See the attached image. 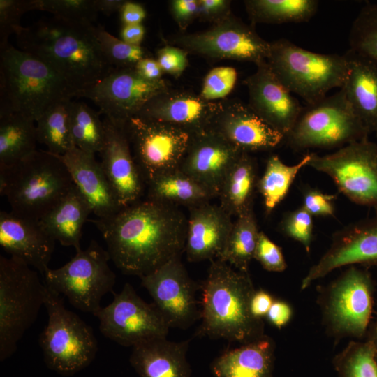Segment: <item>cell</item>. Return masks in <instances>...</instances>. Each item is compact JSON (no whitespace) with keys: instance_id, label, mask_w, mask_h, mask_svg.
<instances>
[{"instance_id":"obj_31","label":"cell","mask_w":377,"mask_h":377,"mask_svg":"<svg viewBox=\"0 0 377 377\" xmlns=\"http://www.w3.org/2000/svg\"><path fill=\"white\" fill-rule=\"evenodd\" d=\"M258 180L255 158L243 152L223 181L218 195L219 205L231 216L252 210Z\"/></svg>"},{"instance_id":"obj_55","label":"cell","mask_w":377,"mask_h":377,"mask_svg":"<svg viewBox=\"0 0 377 377\" xmlns=\"http://www.w3.org/2000/svg\"><path fill=\"white\" fill-rule=\"evenodd\" d=\"M145 34V27L142 24L123 25L120 31V39L135 46H140Z\"/></svg>"},{"instance_id":"obj_32","label":"cell","mask_w":377,"mask_h":377,"mask_svg":"<svg viewBox=\"0 0 377 377\" xmlns=\"http://www.w3.org/2000/svg\"><path fill=\"white\" fill-rule=\"evenodd\" d=\"M146 186L147 200L175 206L190 208L215 198L207 188L179 168L156 176Z\"/></svg>"},{"instance_id":"obj_56","label":"cell","mask_w":377,"mask_h":377,"mask_svg":"<svg viewBox=\"0 0 377 377\" xmlns=\"http://www.w3.org/2000/svg\"><path fill=\"white\" fill-rule=\"evenodd\" d=\"M96 11L106 15H110L119 11L124 1L123 0H94Z\"/></svg>"},{"instance_id":"obj_2","label":"cell","mask_w":377,"mask_h":377,"mask_svg":"<svg viewBox=\"0 0 377 377\" xmlns=\"http://www.w3.org/2000/svg\"><path fill=\"white\" fill-rule=\"evenodd\" d=\"M14 34L19 50L47 64L77 92V97L113 69L101 51L92 24L52 16L20 26Z\"/></svg>"},{"instance_id":"obj_24","label":"cell","mask_w":377,"mask_h":377,"mask_svg":"<svg viewBox=\"0 0 377 377\" xmlns=\"http://www.w3.org/2000/svg\"><path fill=\"white\" fill-rule=\"evenodd\" d=\"M55 242L39 221L11 211L0 212L1 246L10 256L22 260L43 275L50 268Z\"/></svg>"},{"instance_id":"obj_21","label":"cell","mask_w":377,"mask_h":377,"mask_svg":"<svg viewBox=\"0 0 377 377\" xmlns=\"http://www.w3.org/2000/svg\"><path fill=\"white\" fill-rule=\"evenodd\" d=\"M208 129L244 152L275 148L284 136L239 100L219 101Z\"/></svg>"},{"instance_id":"obj_36","label":"cell","mask_w":377,"mask_h":377,"mask_svg":"<svg viewBox=\"0 0 377 377\" xmlns=\"http://www.w3.org/2000/svg\"><path fill=\"white\" fill-rule=\"evenodd\" d=\"M309 160L310 154L294 165L284 163L277 155L268 158L264 173L257 183V189L263 198L267 213L285 198L298 172L308 165Z\"/></svg>"},{"instance_id":"obj_16","label":"cell","mask_w":377,"mask_h":377,"mask_svg":"<svg viewBox=\"0 0 377 377\" xmlns=\"http://www.w3.org/2000/svg\"><path fill=\"white\" fill-rule=\"evenodd\" d=\"M164 79L148 80L135 67L113 68L92 87L80 92L77 97L92 101L105 117L126 123L137 116L153 98L170 88Z\"/></svg>"},{"instance_id":"obj_49","label":"cell","mask_w":377,"mask_h":377,"mask_svg":"<svg viewBox=\"0 0 377 377\" xmlns=\"http://www.w3.org/2000/svg\"><path fill=\"white\" fill-rule=\"evenodd\" d=\"M230 0H198V18L212 24L219 23L232 13Z\"/></svg>"},{"instance_id":"obj_54","label":"cell","mask_w":377,"mask_h":377,"mask_svg":"<svg viewBox=\"0 0 377 377\" xmlns=\"http://www.w3.org/2000/svg\"><path fill=\"white\" fill-rule=\"evenodd\" d=\"M140 76L148 80L162 79L164 73L156 59L149 56L141 59L135 66Z\"/></svg>"},{"instance_id":"obj_18","label":"cell","mask_w":377,"mask_h":377,"mask_svg":"<svg viewBox=\"0 0 377 377\" xmlns=\"http://www.w3.org/2000/svg\"><path fill=\"white\" fill-rule=\"evenodd\" d=\"M354 265L377 267V216L336 232L327 251L302 279L301 289L339 267Z\"/></svg>"},{"instance_id":"obj_43","label":"cell","mask_w":377,"mask_h":377,"mask_svg":"<svg viewBox=\"0 0 377 377\" xmlns=\"http://www.w3.org/2000/svg\"><path fill=\"white\" fill-rule=\"evenodd\" d=\"M237 73L230 66H218L205 75L199 95L205 101L215 102L224 99L233 89Z\"/></svg>"},{"instance_id":"obj_27","label":"cell","mask_w":377,"mask_h":377,"mask_svg":"<svg viewBox=\"0 0 377 377\" xmlns=\"http://www.w3.org/2000/svg\"><path fill=\"white\" fill-rule=\"evenodd\" d=\"M343 87L346 100L369 132L377 127V61L349 49Z\"/></svg>"},{"instance_id":"obj_17","label":"cell","mask_w":377,"mask_h":377,"mask_svg":"<svg viewBox=\"0 0 377 377\" xmlns=\"http://www.w3.org/2000/svg\"><path fill=\"white\" fill-rule=\"evenodd\" d=\"M140 279L170 328L186 329L201 318L195 296L200 286L189 276L180 256L174 257Z\"/></svg>"},{"instance_id":"obj_25","label":"cell","mask_w":377,"mask_h":377,"mask_svg":"<svg viewBox=\"0 0 377 377\" xmlns=\"http://www.w3.org/2000/svg\"><path fill=\"white\" fill-rule=\"evenodd\" d=\"M233 221L219 205L205 202L189 208L184 251L190 262L217 259Z\"/></svg>"},{"instance_id":"obj_52","label":"cell","mask_w":377,"mask_h":377,"mask_svg":"<svg viewBox=\"0 0 377 377\" xmlns=\"http://www.w3.org/2000/svg\"><path fill=\"white\" fill-rule=\"evenodd\" d=\"M119 13L123 25L142 24L146 17L143 6L132 1H124Z\"/></svg>"},{"instance_id":"obj_34","label":"cell","mask_w":377,"mask_h":377,"mask_svg":"<svg viewBox=\"0 0 377 377\" xmlns=\"http://www.w3.org/2000/svg\"><path fill=\"white\" fill-rule=\"evenodd\" d=\"M251 24L300 23L311 20L318 10L316 0H246Z\"/></svg>"},{"instance_id":"obj_20","label":"cell","mask_w":377,"mask_h":377,"mask_svg":"<svg viewBox=\"0 0 377 377\" xmlns=\"http://www.w3.org/2000/svg\"><path fill=\"white\" fill-rule=\"evenodd\" d=\"M248 105L263 120L285 137L297 121L303 107L273 73L267 61L244 82Z\"/></svg>"},{"instance_id":"obj_7","label":"cell","mask_w":377,"mask_h":377,"mask_svg":"<svg viewBox=\"0 0 377 377\" xmlns=\"http://www.w3.org/2000/svg\"><path fill=\"white\" fill-rule=\"evenodd\" d=\"M45 283L22 260L0 256V360L9 358L44 306Z\"/></svg>"},{"instance_id":"obj_26","label":"cell","mask_w":377,"mask_h":377,"mask_svg":"<svg viewBox=\"0 0 377 377\" xmlns=\"http://www.w3.org/2000/svg\"><path fill=\"white\" fill-rule=\"evenodd\" d=\"M59 156L97 218L110 217L123 208L95 155L74 147Z\"/></svg>"},{"instance_id":"obj_12","label":"cell","mask_w":377,"mask_h":377,"mask_svg":"<svg viewBox=\"0 0 377 377\" xmlns=\"http://www.w3.org/2000/svg\"><path fill=\"white\" fill-rule=\"evenodd\" d=\"M169 43L188 54L214 60H235L256 66L267 60L269 42L262 38L254 25L248 24L232 13L209 29L172 36Z\"/></svg>"},{"instance_id":"obj_40","label":"cell","mask_w":377,"mask_h":377,"mask_svg":"<svg viewBox=\"0 0 377 377\" xmlns=\"http://www.w3.org/2000/svg\"><path fill=\"white\" fill-rule=\"evenodd\" d=\"M350 49L377 61V3L364 6L349 34Z\"/></svg>"},{"instance_id":"obj_53","label":"cell","mask_w":377,"mask_h":377,"mask_svg":"<svg viewBox=\"0 0 377 377\" xmlns=\"http://www.w3.org/2000/svg\"><path fill=\"white\" fill-rule=\"evenodd\" d=\"M274 300L267 291L256 290L251 300V312L257 319H263L266 316Z\"/></svg>"},{"instance_id":"obj_11","label":"cell","mask_w":377,"mask_h":377,"mask_svg":"<svg viewBox=\"0 0 377 377\" xmlns=\"http://www.w3.org/2000/svg\"><path fill=\"white\" fill-rule=\"evenodd\" d=\"M374 285L370 274L352 266L332 281L322 296L324 323L330 334L360 339L368 332Z\"/></svg>"},{"instance_id":"obj_59","label":"cell","mask_w":377,"mask_h":377,"mask_svg":"<svg viewBox=\"0 0 377 377\" xmlns=\"http://www.w3.org/2000/svg\"><path fill=\"white\" fill-rule=\"evenodd\" d=\"M376 363H377V355H376Z\"/></svg>"},{"instance_id":"obj_39","label":"cell","mask_w":377,"mask_h":377,"mask_svg":"<svg viewBox=\"0 0 377 377\" xmlns=\"http://www.w3.org/2000/svg\"><path fill=\"white\" fill-rule=\"evenodd\" d=\"M377 353L371 343L350 341L334 358L339 377H377Z\"/></svg>"},{"instance_id":"obj_58","label":"cell","mask_w":377,"mask_h":377,"mask_svg":"<svg viewBox=\"0 0 377 377\" xmlns=\"http://www.w3.org/2000/svg\"><path fill=\"white\" fill-rule=\"evenodd\" d=\"M374 131L376 132V135H377V127H376V128L375 129V131Z\"/></svg>"},{"instance_id":"obj_33","label":"cell","mask_w":377,"mask_h":377,"mask_svg":"<svg viewBox=\"0 0 377 377\" xmlns=\"http://www.w3.org/2000/svg\"><path fill=\"white\" fill-rule=\"evenodd\" d=\"M34 122L20 113L0 114V170L10 168L36 150Z\"/></svg>"},{"instance_id":"obj_22","label":"cell","mask_w":377,"mask_h":377,"mask_svg":"<svg viewBox=\"0 0 377 377\" xmlns=\"http://www.w3.org/2000/svg\"><path fill=\"white\" fill-rule=\"evenodd\" d=\"M243 152L207 129L191 135L178 168L218 197L226 174Z\"/></svg>"},{"instance_id":"obj_10","label":"cell","mask_w":377,"mask_h":377,"mask_svg":"<svg viewBox=\"0 0 377 377\" xmlns=\"http://www.w3.org/2000/svg\"><path fill=\"white\" fill-rule=\"evenodd\" d=\"M110 260L108 251L92 240L63 266L49 268L43 275L45 284L64 295L75 308L94 315L101 307L102 297L112 291L116 283Z\"/></svg>"},{"instance_id":"obj_28","label":"cell","mask_w":377,"mask_h":377,"mask_svg":"<svg viewBox=\"0 0 377 377\" xmlns=\"http://www.w3.org/2000/svg\"><path fill=\"white\" fill-rule=\"evenodd\" d=\"M189 341L159 338L132 347L130 363L140 377H191Z\"/></svg>"},{"instance_id":"obj_50","label":"cell","mask_w":377,"mask_h":377,"mask_svg":"<svg viewBox=\"0 0 377 377\" xmlns=\"http://www.w3.org/2000/svg\"><path fill=\"white\" fill-rule=\"evenodd\" d=\"M168 4L171 15L182 31L198 18V0H172Z\"/></svg>"},{"instance_id":"obj_14","label":"cell","mask_w":377,"mask_h":377,"mask_svg":"<svg viewBox=\"0 0 377 377\" xmlns=\"http://www.w3.org/2000/svg\"><path fill=\"white\" fill-rule=\"evenodd\" d=\"M94 316L99 320L102 334L123 346L166 338L170 329L155 305L144 301L128 283Z\"/></svg>"},{"instance_id":"obj_15","label":"cell","mask_w":377,"mask_h":377,"mask_svg":"<svg viewBox=\"0 0 377 377\" xmlns=\"http://www.w3.org/2000/svg\"><path fill=\"white\" fill-rule=\"evenodd\" d=\"M125 128L146 184L156 176L179 168L191 137L177 126L139 117L129 119Z\"/></svg>"},{"instance_id":"obj_5","label":"cell","mask_w":377,"mask_h":377,"mask_svg":"<svg viewBox=\"0 0 377 377\" xmlns=\"http://www.w3.org/2000/svg\"><path fill=\"white\" fill-rule=\"evenodd\" d=\"M74 186L59 156L36 150L15 165L0 170V194L11 212L39 221Z\"/></svg>"},{"instance_id":"obj_4","label":"cell","mask_w":377,"mask_h":377,"mask_svg":"<svg viewBox=\"0 0 377 377\" xmlns=\"http://www.w3.org/2000/svg\"><path fill=\"white\" fill-rule=\"evenodd\" d=\"M73 97L77 92L36 57L10 43L0 50V114L20 113L36 121Z\"/></svg>"},{"instance_id":"obj_57","label":"cell","mask_w":377,"mask_h":377,"mask_svg":"<svg viewBox=\"0 0 377 377\" xmlns=\"http://www.w3.org/2000/svg\"><path fill=\"white\" fill-rule=\"evenodd\" d=\"M367 334V340L371 343L377 353V317Z\"/></svg>"},{"instance_id":"obj_30","label":"cell","mask_w":377,"mask_h":377,"mask_svg":"<svg viewBox=\"0 0 377 377\" xmlns=\"http://www.w3.org/2000/svg\"><path fill=\"white\" fill-rule=\"evenodd\" d=\"M92 209L74 186L66 196L39 223L45 231L62 246H73L80 251L82 228Z\"/></svg>"},{"instance_id":"obj_48","label":"cell","mask_w":377,"mask_h":377,"mask_svg":"<svg viewBox=\"0 0 377 377\" xmlns=\"http://www.w3.org/2000/svg\"><path fill=\"white\" fill-rule=\"evenodd\" d=\"M336 195L309 188L303 193L302 207L313 216H333Z\"/></svg>"},{"instance_id":"obj_1","label":"cell","mask_w":377,"mask_h":377,"mask_svg":"<svg viewBox=\"0 0 377 377\" xmlns=\"http://www.w3.org/2000/svg\"><path fill=\"white\" fill-rule=\"evenodd\" d=\"M90 221L111 260L125 274L141 278L184 251L187 218L177 206L147 199Z\"/></svg>"},{"instance_id":"obj_51","label":"cell","mask_w":377,"mask_h":377,"mask_svg":"<svg viewBox=\"0 0 377 377\" xmlns=\"http://www.w3.org/2000/svg\"><path fill=\"white\" fill-rule=\"evenodd\" d=\"M292 313V309L287 302L274 300L265 317L271 324L281 329L290 321Z\"/></svg>"},{"instance_id":"obj_35","label":"cell","mask_w":377,"mask_h":377,"mask_svg":"<svg viewBox=\"0 0 377 377\" xmlns=\"http://www.w3.org/2000/svg\"><path fill=\"white\" fill-rule=\"evenodd\" d=\"M259 232L253 209L237 216L217 260L237 270L249 272V264L254 258Z\"/></svg>"},{"instance_id":"obj_8","label":"cell","mask_w":377,"mask_h":377,"mask_svg":"<svg viewBox=\"0 0 377 377\" xmlns=\"http://www.w3.org/2000/svg\"><path fill=\"white\" fill-rule=\"evenodd\" d=\"M44 306L47 322L39 343L45 362L59 374L73 375L89 366L96 357L98 343L94 331L67 309L60 295L46 285Z\"/></svg>"},{"instance_id":"obj_29","label":"cell","mask_w":377,"mask_h":377,"mask_svg":"<svg viewBox=\"0 0 377 377\" xmlns=\"http://www.w3.org/2000/svg\"><path fill=\"white\" fill-rule=\"evenodd\" d=\"M275 344L263 337L226 350L211 365L215 377H273Z\"/></svg>"},{"instance_id":"obj_38","label":"cell","mask_w":377,"mask_h":377,"mask_svg":"<svg viewBox=\"0 0 377 377\" xmlns=\"http://www.w3.org/2000/svg\"><path fill=\"white\" fill-rule=\"evenodd\" d=\"M71 101L52 107L36 121L38 142L45 145L47 151L57 156H63L75 147L68 123Z\"/></svg>"},{"instance_id":"obj_9","label":"cell","mask_w":377,"mask_h":377,"mask_svg":"<svg viewBox=\"0 0 377 377\" xmlns=\"http://www.w3.org/2000/svg\"><path fill=\"white\" fill-rule=\"evenodd\" d=\"M369 133L340 89L316 103L303 107L284 140L296 151L330 149L367 139Z\"/></svg>"},{"instance_id":"obj_37","label":"cell","mask_w":377,"mask_h":377,"mask_svg":"<svg viewBox=\"0 0 377 377\" xmlns=\"http://www.w3.org/2000/svg\"><path fill=\"white\" fill-rule=\"evenodd\" d=\"M99 114L84 102L69 103L68 123L73 144L94 155L101 151L105 140L103 122Z\"/></svg>"},{"instance_id":"obj_45","label":"cell","mask_w":377,"mask_h":377,"mask_svg":"<svg viewBox=\"0 0 377 377\" xmlns=\"http://www.w3.org/2000/svg\"><path fill=\"white\" fill-rule=\"evenodd\" d=\"M30 10L31 0H0V50L9 44L10 36L22 26V16Z\"/></svg>"},{"instance_id":"obj_46","label":"cell","mask_w":377,"mask_h":377,"mask_svg":"<svg viewBox=\"0 0 377 377\" xmlns=\"http://www.w3.org/2000/svg\"><path fill=\"white\" fill-rule=\"evenodd\" d=\"M253 259L269 272H281L287 267L281 248L262 231L259 232Z\"/></svg>"},{"instance_id":"obj_19","label":"cell","mask_w":377,"mask_h":377,"mask_svg":"<svg viewBox=\"0 0 377 377\" xmlns=\"http://www.w3.org/2000/svg\"><path fill=\"white\" fill-rule=\"evenodd\" d=\"M103 122L105 140L100 163L120 205L125 207L139 201L146 183L133 158L126 123L106 117Z\"/></svg>"},{"instance_id":"obj_47","label":"cell","mask_w":377,"mask_h":377,"mask_svg":"<svg viewBox=\"0 0 377 377\" xmlns=\"http://www.w3.org/2000/svg\"><path fill=\"white\" fill-rule=\"evenodd\" d=\"M188 52L172 45H166L156 52V60L164 73L177 78L180 77L188 64Z\"/></svg>"},{"instance_id":"obj_6","label":"cell","mask_w":377,"mask_h":377,"mask_svg":"<svg viewBox=\"0 0 377 377\" xmlns=\"http://www.w3.org/2000/svg\"><path fill=\"white\" fill-rule=\"evenodd\" d=\"M269 44L267 61L272 71L290 93L307 105L321 101L331 89L343 87L348 73L344 54L313 52L286 38Z\"/></svg>"},{"instance_id":"obj_44","label":"cell","mask_w":377,"mask_h":377,"mask_svg":"<svg viewBox=\"0 0 377 377\" xmlns=\"http://www.w3.org/2000/svg\"><path fill=\"white\" fill-rule=\"evenodd\" d=\"M313 216L302 206L283 218L280 228L287 237L300 242L309 252L313 235Z\"/></svg>"},{"instance_id":"obj_13","label":"cell","mask_w":377,"mask_h":377,"mask_svg":"<svg viewBox=\"0 0 377 377\" xmlns=\"http://www.w3.org/2000/svg\"><path fill=\"white\" fill-rule=\"evenodd\" d=\"M307 166L330 177L350 201L377 209V145L368 138L329 154L310 153Z\"/></svg>"},{"instance_id":"obj_41","label":"cell","mask_w":377,"mask_h":377,"mask_svg":"<svg viewBox=\"0 0 377 377\" xmlns=\"http://www.w3.org/2000/svg\"><path fill=\"white\" fill-rule=\"evenodd\" d=\"M96 33L101 51L113 68L135 67L141 59L149 56L141 45L124 42L108 32L103 26L96 27Z\"/></svg>"},{"instance_id":"obj_42","label":"cell","mask_w":377,"mask_h":377,"mask_svg":"<svg viewBox=\"0 0 377 377\" xmlns=\"http://www.w3.org/2000/svg\"><path fill=\"white\" fill-rule=\"evenodd\" d=\"M31 6L32 10L81 23L92 24L98 15L94 0H31Z\"/></svg>"},{"instance_id":"obj_23","label":"cell","mask_w":377,"mask_h":377,"mask_svg":"<svg viewBox=\"0 0 377 377\" xmlns=\"http://www.w3.org/2000/svg\"><path fill=\"white\" fill-rule=\"evenodd\" d=\"M219 101L209 102L194 92L170 87L149 101L135 117L169 124L191 135L207 130Z\"/></svg>"},{"instance_id":"obj_3","label":"cell","mask_w":377,"mask_h":377,"mask_svg":"<svg viewBox=\"0 0 377 377\" xmlns=\"http://www.w3.org/2000/svg\"><path fill=\"white\" fill-rule=\"evenodd\" d=\"M200 286L202 323L198 335L244 344L265 334L263 319L256 318L251 312L256 289L249 272L212 260Z\"/></svg>"}]
</instances>
